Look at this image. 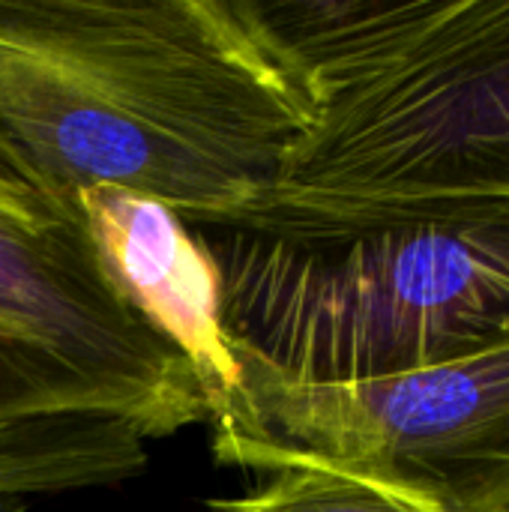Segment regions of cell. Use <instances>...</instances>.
<instances>
[{
	"label": "cell",
	"instance_id": "obj_4",
	"mask_svg": "<svg viewBox=\"0 0 509 512\" xmlns=\"http://www.w3.org/2000/svg\"><path fill=\"white\" fill-rule=\"evenodd\" d=\"M243 411L213 435L291 450L420 512H509V345L372 381H294L234 339Z\"/></svg>",
	"mask_w": 509,
	"mask_h": 512
},
{
	"label": "cell",
	"instance_id": "obj_7",
	"mask_svg": "<svg viewBox=\"0 0 509 512\" xmlns=\"http://www.w3.org/2000/svg\"><path fill=\"white\" fill-rule=\"evenodd\" d=\"M150 438L96 402L0 399V498L117 489L150 468Z\"/></svg>",
	"mask_w": 509,
	"mask_h": 512
},
{
	"label": "cell",
	"instance_id": "obj_2",
	"mask_svg": "<svg viewBox=\"0 0 509 512\" xmlns=\"http://www.w3.org/2000/svg\"><path fill=\"white\" fill-rule=\"evenodd\" d=\"M318 117L228 225L282 237L333 210L509 198V0H267Z\"/></svg>",
	"mask_w": 509,
	"mask_h": 512
},
{
	"label": "cell",
	"instance_id": "obj_6",
	"mask_svg": "<svg viewBox=\"0 0 509 512\" xmlns=\"http://www.w3.org/2000/svg\"><path fill=\"white\" fill-rule=\"evenodd\" d=\"M99 264L141 321L189 366L213 432L243 411V369L222 312V279L171 207L120 186L75 192Z\"/></svg>",
	"mask_w": 509,
	"mask_h": 512
},
{
	"label": "cell",
	"instance_id": "obj_5",
	"mask_svg": "<svg viewBox=\"0 0 509 512\" xmlns=\"http://www.w3.org/2000/svg\"><path fill=\"white\" fill-rule=\"evenodd\" d=\"M0 330L51 369L123 402L150 441L210 423L189 366L99 264L75 198L3 165Z\"/></svg>",
	"mask_w": 509,
	"mask_h": 512
},
{
	"label": "cell",
	"instance_id": "obj_3",
	"mask_svg": "<svg viewBox=\"0 0 509 512\" xmlns=\"http://www.w3.org/2000/svg\"><path fill=\"white\" fill-rule=\"evenodd\" d=\"M198 237L231 339L294 381L390 378L509 345V198L366 204L282 237Z\"/></svg>",
	"mask_w": 509,
	"mask_h": 512
},
{
	"label": "cell",
	"instance_id": "obj_9",
	"mask_svg": "<svg viewBox=\"0 0 509 512\" xmlns=\"http://www.w3.org/2000/svg\"><path fill=\"white\" fill-rule=\"evenodd\" d=\"M0 512H30V501L27 498H0Z\"/></svg>",
	"mask_w": 509,
	"mask_h": 512
},
{
	"label": "cell",
	"instance_id": "obj_8",
	"mask_svg": "<svg viewBox=\"0 0 509 512\" xmlns=\"http://www.w3.org/2000/svg\"><path fill=\"white\" fill-rule=\"evenodd\" d=\"M210 447L219 465L264 480L243 495L207 501V512H420L375 480L291 450L234 435H213Z\"/></svg>",
	"mask_w": 509,
	"mask_h": 512
},
{
	"label": "cell",
	"instance_id": "obj_1",
	"mask_svg": "<svg viewBox=\"0 0 509 512\" xmlns=\"http://www.w3.org/2000/svg\"><path fill=\"white\" fill-rule=\"evenodd\" d=\"M315 117L264 0H0V165L51 195L120 186L228 228Z\"/></svg>",
	"mask_w": 509,
	"mask_h": 512
}]
</instances>
